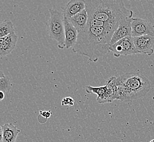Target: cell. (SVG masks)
Wrapping results in <instances>:
<instances>
[{
    "label": "cell",
    "instance_id": "6da1fadb",
    "mask_svg": "<svg viewBox=\"0 0 154 142\" xmlns=\"http://www.w3.org/2000/svg\"><path fill=\"white\" fill-rule=\"evenodd\" d=\"M114 31L104 27L86 26L78 33L77 42L72 48L74 53L86 56L96 62L109 52L110 43Z\"/></svg>",
    "mask_w": 154,
    "mask_h": 142
},
{
    "label": "cell",
    "instance_id": "7a4b0ae2",
    "mask_svg": "<svg viewBox=\"0 0 154 142\" xmlns=\"http://www.w3.org/2000/svg\"><path fill=\"white\" fill-rule=\"evenodd\" d=\"M88 18L112 24L118 27L120 21L134 14L122 0H84Z\"/></svg>",
    "mask_w": 154,
    "mask_h": 142
},
{
    "label": "cell",
    "instance_id": "3957f363",
    "mask_svg": "<svg viewBox=\"0 0 154 142\" xmlns=\"http://www.w3.org/2000/svg\"><path fill=\"white\" fill-rule=\"evenodd\" d=\"M118 100L131 101L146 95L151 89L149 80L137 72L127 73L116 78Z\"/></svg>",
    "mask_w": 154,
    "mask_h": 142
},
{
    "label": "cell",
    "instance_id": "277c9868",
    "mask_svg": "<svg viewBox=\"0 0 154 142\" xmlns=\"http://www.w3.org/2000/svg\"><path fill=\"white\" fill-rule=\"evenodd\" d=\"M50 18L46 23L47 32L49 37L57 41L60 49L65 48L63 13L57 9H49Z\"/></svg>",
    "mask_w": 154,
    "mask_h": 142
},
{
    "label": "cell",
    "instance_id": "5b68a950",
    "mask_svg": "<svg viewBox=\"0 0 154 142\" xmlns=\"http://www.w3.org/2000/svg\"><path fill=\"white\" fill-rule=\"evenodd\" d=\"M116 77H112L107 80L106 85L99 87L87 86L86 92L97 95V101L100 104L111 103L118 100V88L116 84Z\"/></svg>",
    "mask_w": 154,
    "mask_h": 142
},
{
    "label": "cell",
    "instance_id": "8992f818",
    "mask_svg": "<svg viewBox=\"0 0 154 142\" xmlns=\"http://www.w3.org/2000/svg\"><path fill=\"white\" fill-rule=\"evenodd\" d=\"M109 51L116 57H119L121 55L128 56L139 54L135 47L134 38L132 36L126 37L110 45Z\"/></svg>",
    "mask_w": 154,
    "mask_h": 142
},
{
    "label": "cell",
    "instance_id": "52a82bcc",
    "mask_svg": "<svg viewBox=\"0 0 154 142\" xmlns=\"http://www.w3.org/2000/svg\"><path fill=\"white\" fill-rule=\"evenodd\" d=\"M131 27V36L132 37L145 35L154 36V25L146 20L133 18Z\"/></svg>",
    "mask_w": 154,
    "mask_h": 142
},
{
    "label": "cell",
    "instance_id": "ba28073f",
    "mask_svg": "<svg viewBox=\"0 0 154 142\" xmlns=\"http://www.w3.org/2000/svg\"><path fill=\"white\" fill-rule=\"evenodd\" d=\"M133 15L134 14L124 17L120 21L118 27L113 33L110 45L115 44L117 42L126 37L131 36V24L134 18Z\"/></svg>",
    "mask_w": 154,
    "mask_h": 142
},
{
    "label": "cell",
    "instance_id": "9c48e42d",
    "mask_svg": "<svg viewBox=\"0 0 154 142\" xmlns=\"http://www.w3.org/2000/svg\"><path fill=\"white\" fill-rule=\"evenodd\" d=\"M134 44L139 54L151 56L154 53V36L145 35L133 37Z\"/></svg>",
    "mask_w": 154,
    "mask_h": 142
},
{
    "label": "cell",
    "instance_id": "30bf717a",
    "mask_svg": "<svg viewBox=\"0 0 154 142\" xmlns=\"http://www.w3.org/2000/svg\"><path fill=\"white\" fill-rule=\"evenodd\" d=\"M18 41L15 32L5 37H0V56L3 57L11 53L14 49Z\"/></svg>",
    "mask_w": 154,
    "mask_h": 142
},
{
    "label": "cell",
    "instance_id": "8fae6325",
    "mask_svg": "<svg viewBox=\"0 0 154 142\" xmlns=\"http://www.w3.org/2000/svg\"><path fill=\"white\" fill-rule=\"evenodd\" d=\"M85 9L84 0H71L63 9L64 18L69 19Z\"/></svg>",
    "mask_w": 154,
    "mask_h": 142
},
{
    "label": "cell",
    "instance_id": "7c38bea8",
    "mask_svg": "<svg viewBox=\"0 0 154 142\" xmlns=\"http://www.w3.org/2000/svg\"><path fill=\"white\" fill-rule=\"evenodd\" d=\"M66 48H73L77 42L78 32L67 18H64Z\"/></svg>",
    "mask_w": 154,
    "mask_h": 142
},
{
    "label": "cell",
    "instance_id": "4fadbf2b",
    "mask_svg": "<svg viewBox=\"0 0 154 142\" xmlns=\"http://www.w3.org/2000/svg\"><path fill=\"white\" fill-rule=\"evenodd\" d=\"M3 134L2 142H15L20 130L12 123H6L1 126Z\"/></svg>",
    "mask_w": 154,
    "mask_h": 142
},
{
    "label": "cell",
    "instance_id": "5bb4252c",
    "mask_svg": "<svg viewBox=\"0 0 154 142\" xmlns=\"http://www.w3.org/2000/svg\"><path fill=\"white\" fill-rule=\"evenodd\" d=\"M67 19L77 29L78 33H79L86 28L88 20V15L86 9H84L77 14V15Z\"/></svg>",
    "mask_w": 154,
    "mask_h": 142
},
{
    "label": "cell",
    "instance_id": "9a60e30c",
    "mask_svg": "<svg viewBox=\"0 0 154 142\" xmlns=\"http://www.w3.org/2000/svg\"><path fill=\"white\" fill-rule=\"evenodd\" d=\"M15 32L12 21L9 20L2 21L0 24V37H5Z\"/></svg>",
    "mask_w": 154,
    "mask_h": 142
},
{
    "label": "cell",
    "instance_id": "2e32d148",
    "mask_svg": "<svg viewBox=\"0 0 154 142\" xmlns=\"http://www.w3.org/2000/svg\"><path fill=\"white\" fill-rule=\"evenodd\" d=\"M12 84L9 77L5 76L1 71L0 77V90L5 93L9 91L12 88Z\"/></svg>",
    "mask_w": 154,
    "mask_h": 142
},
{
    "label": "cell",
    "instance_id": "e0dca14e",
    "mask_svg": "<svg viewBox=\"0 0 154 142\" xmlns=\"http://www.w3.org/2000/svg\"><path fill=\"white\" fill-rule=\"evenodd\" d=\"M74 104V100L71 97H65L62 101V106H72Z\"/></svg>",
    "mask_w": 154,
    "mask_h": 142
},
{
    "label": "cell",
    "instance_id": "ac0fdd59",
    "mask_svg": "<svg viewBox=\"0 0 154 142\" xmlns=\"http://www.w3.org/2000/svg\"><path fill=\"white\" fill-rule=\"evenodd\" d=\"M40 114L43 117L48 119L51 116V111H42V110H41L40 111Z\"/></svg>",
    "mask_w": 154,
    "mask_h": 142
},
{
    "label": "cell",
    "instance_id": "d6986e66",
    "mask_svg": "<svg viewBox=\"0 0 154 142\" xmlns=\"http://www.w3.org/2000/svg\"><path fill=\"white\" fill-rule=\"evenodd\" d=\"M0 95H1V98H0V100L2 101L3 98H5V93L2 91H0Z\"/></svg>",
    "mask_w": 154,
    "mask_h": 142
},
{
    "label": "cell",
    "instance_id": "ffe728a7",
    "mask_svg": "<svg viewBox=\"0 0 154 142\" xmlns=\"http://www.w3.org/2000/svg\"><path fill=\"white\" fill-rule=\"evenodd\" d=\"M150 142H154V140H151Z\"/></svg>",
    "mask_w": 154,
    "mask_h": 142
}]
</instances>
